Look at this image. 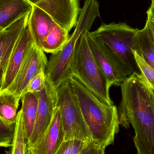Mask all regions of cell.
<instances>
[{
  "label": "cell",
  "mask_w": 154,
  "mask_h": 154,
  "mask_svg": "<svg viewBox=\"0 0 154 154\" xmlns=\"http://www.w3.org/2000/svg\"><path fill=\"white\" fill-rule=\"evenodd\" d=\"M6 154H28L27 141L25 137L22 118L20 110L17 114L16 122V131L12 146Z\"/></svg>",
  "instance_id": "ffe728a7"
},
{
  "label": "cell",
  "mask_w": 154,
  "mask_h": 154,
  "mask_svg": "<svg viewBox=\"0 0 154 154\" xmlns=\"http://www.w3.org/2000/svg\"><path fill=\"white\" fill-rule=\"evenodd\" d=\"M39 98L37 118L33 132L27 141L28 148H31L47 130L51 123L57 106L56 89L47 79L44 88L36 93Z\"/></svg>",
  "instance_id": "30bf717a"
},
{
  "label": "cell",
  "mask_w": 154,
  "mask_h": 154,
  "mask_svg": "<svg viewBox=\"0 0 154 154\" xmlns=\"http://www.w3.org/2000/svg\"><path fill=\"white\" fill-rule=\"evenodd\" d=\"M90 143L77 139L64 141L55 154H80Z\"/></svg>",
  "instance_id": "7402d4cb"
},
{
  "label": "cell",
  "mask_w": 154,
  "mask_h": 154,
  "mask_svg": "<svg viewBox=\"0 0 154 154\" xmlns=\"http://www.w3.org/2000/svg\"><path fill=\"white\" fill-rule=\"evenodd\" d=\"M121 89L122 98L118 108L120 125L134 128L138 154H154V89L137 72Z\"/></svg>",
  "instance_id": "6da1fadb"
},
{
  "label": "cell",
  "mask_w": 154,
  "mask_h": 154,
  "mask_svg": "<svg viewBox=\"0 0 154 154\" xmlns=\"http://www.w3.org/2000/svg\"><path fill=\"white\" fill-rule=\"evenodd\" d=\"M69 81L93 142L105 148L113 144L120 125L117 107L103 103L76 76Z\"/></svg>",
  "instance_id": "7a4b0ae2"
},
{
  "label": "cell",
  "mask_w": 154,
  "mask_h": 154,
  "mask_svg": "<svg viewBox=\"0 0 154 154\" xmlns=\"http://www.w3.org/2000/svg\"><path fill=\"white\" fill-rule=\"evenodd\" d=\"M55 22L46 12L33 5L28 25L35 46L42 49L43 43Z\"/></svg>",
  "instance_id": "5bb4252c"
},
{
  "label": "cell",
  "mask_w": 154,
  "mask_h": 154,
  "mask_svg": "<svg viewBox=\"0 0 154 154\" xmlns=\"http://www.w3.org/2000/svg\"><path fill=\"white\" fill-rule=\"evenodd\" d=\"M47 81L46 69H43L29 82L24 91L23 96L26 93H36L39 92L44 88Z\"/></svg>",
  "instance_id": "cb8c5ba5"
},
{
  "label": "cell",
  "mask_w": 154,
  "mask_h": 154,
  "mask_svg": "<svg viewBox=\"0 0 154 154\" xmlns=\"http://www.w3.org/2000/svg\"><path fill=\"white\" fill-rule=\"evenodd\" d=\"M101 147L95 143H90L80 154H97Z\"/></svg>",
  "instance_id": "d4e9b609"
},
{
  "label": "cell",
  "mask_w": 154,
  "mask_h": 154,
  "mask_svg": "<svg viewBox=\"0 0 154 154\" xmlns=\"http://www.w3.org/2000/svg\"><path fill=\"white\" fill-rule=\"evenodd\" d=\"M99 5L97 0H85L80 9L73 33L63 48L52 54L48 60L46 75L48 81L57 88L71 76V66L77 43L84 32L90 31L96 18L100 16Z\"/></svg>",
  "instance_id": "3957f363"
},
{
  "label": "cell",
  "mask_w": 154,
  "mask_h": 154,
  "mask_svg": "<svg viewBox=\"0 0 154 154\" xmlns=\"http://www.w3.org/2000/svg\"><path fill=\"white\" fill-rule=\"evenodd\" d=\"M137 30L126 23H103L91 33L115 53L133 73H140L133 52L134 38Z\"/></svg>",
  "instance_id": "8992f818"
},
{
  "label": "cell",
  "mask_w": 154,
  "mask_h": 154,
  "mask_svg": "<svg viewBox=\"0 0 154 154\" xmlns=\"http://www.w3.org/2000/svg\"><path fill=\"white\" fill-rule=\"evenodd\" d=\"M30 14L23 16L0 32V80L4 75L11 55L28 25Z\"/></svg>",
  "instance_id": "4fadbf2b"
},
{
  "label": "cell",
  "mask_w": 154,
  "mask_h": 154,
  "mask_svg": "<svg viewBox=\"0 0 154 154\" xmlns=\"http://www.w3.org/2000/svg\"><path fill=\"white\" fill-rule=\"evenodd\" d=\"M32 8L27 0H0V32L30 13Z\"/></svg>",
  "instance_id": "9a60e30c"
},
{
  "label": "cell",
  "mask_w": 154,
  "mask_h": 154,
  "mask_svg": "<svg viewBox=\"0 0 154 154\" xmlns=\"http://www.w3.org/2000/svg\"><path fill=\"white\" fill-rule=\"evenodd\" d=\"M105 147H101L99 149L97 154H105Z\"/></svg>",
  "instance_id": "83f0119b"
},
{
  "label": "cell",
  "mask_w": 154,
  "mask_h": 154,
  "mask_svg": "<svg viewBox=\"0 0 154 154\" xmlns=\"http://www.w3.org/2000/svg\"><path fill=\"white\" fill-rule=\"evenodd\" d=\"M152 4H154V0H152Z\"/></svg>",
  "instance_id": "f546056e"
},
{
  "label": "cell",
  "mask_w": 154,
  "mask_h": 154,
  "mask_svg": "<svg viewBox=\"0 0 154 154\" xmlns=\"http://www.w3.org/2000/svg\"><path fill=\"white\" fill-rule=\"evenodd\" d=\"M28 154H36L35 153H34L33 152H32V151H31V150H30V149H29V148H28Z\"/></svg>",
  "instance_id": "f1b7e54d"
},
{
  "label": "cell",
  "mask_w": 154,
  "mask_h": 154,
  "mask_svg": "<svg viewBox=\"0 0 154 154\" xmlns=\"http://www.w3.org/2000/svg\"><path fill=\"white\" fill-rule=\"evenodd\" d=\"M20 99L5 91L0 92V119L5 123H15Z\"/></svg>",
  "instance_id": "d6986e66"
},
{
  "label": "cell",
  "mask_w": 154,
  "mask_h": 154,
  "mask_svg": "<svg viewBox=\"0 0 154 154\" xmlns=\"http://www.w3.org/2000/svg\"><path fill=\"white\" fill-rule=\"evenodd\" d=\"M48 60L42 49L32 47L17 75L11 85L3 91L11 93L21 99L29 82L41 69L47 68Z\"/></svg>",
  "instance_id": "ba28073f"
},
{
  "label": "cell",
  "mask_w": 154,
  "mask_h": 154,
  "mask_svg": "<svg viewBox=\"0 0 154 154\" xmlns=\"http://www.w3.org/2000/svg\"><path fill=\"white\" fill-rule=\"evenodd\" d=\"M86 32L81 35L77 43L71 66V76H76L103 103L114 106L109 93L112 85L92 55Z\"/></svg>",
  "instance_id": "277c9868"
},
{
  "label": "cell",
  "mask_w": 154,
  "mask_h": 154,
  "mask_svg": "<svg viewBox=\"0 0 154 154\" xmlns=\"http://www.w3.org/2000/svg\"><path fill=\"white\" fill-rule=\"evenodd\" d=\"M16 131V123L10 124L0 119V146L11 147L12 146Z\"/></svg>",
  "instance_id": "44dd1931"
},
{
  "label": "cell",
  "mask_w": 154,
  "mask_h": 154,
  "mask_svg": "<svg viewBox=\"0 0 154 154\" xmlns=\"http://www.w3.org/2000/svg\"><path fill=\"white\" fill-rule=\"evenodd\" d=\"M20 110L24 135L27 141L31 136L37 118L39 98L36 93H28L21 98Z\"/></svg>",
  "instance_id": "e0dca14e"
},
{
  "label": "cell",
  "mask_w": 154,
  "mask_h": 154,
  "mask_svg": "<svg viewBox=\"0 0 154 154\" xmlns=\"http://www.w3.org/2000/svg\"><path fill=\"white\" fill-rule=\"evenodd\" d=\"M86 34L91 53L101 71L112 86L121 87L133 75V71L115 53L91 32H87Z\"/></svg>",
  "instance_id": "52a82bcc"
},
{
  "label": "cell",
  "mask_w": 154,
  "mask_h": 154,
  "mask_svg": "<svg viewBox=\"0 0 154 154\" xmlns=\"http://www.w3.org/2000/svg\"><path fill=\"white\" fill-rule=\"evenodd\" d=\"M147 20L154 21V4H152L147 11Z\"/></svg>",
  "instance_id": "484cf974"
},
{
  "label": "cell",
  "mask_w": 154,
  "mask_h": 154,
  "mask_svg": "<svg viewBox=\"0 0 154 154\" xmlns=\"http://www.w3.org/2000/svg\"><path fill=\"white\" fill-rule=\"evenodd\" d=\"M46 12L68 31L76 27L80 12L79 0H27Z\"/></svg>",
  "instance_id": "9c48e42d"
},
{
  "label": "cell",
  "mask_w": 154,
  "mask_h": 154,
  "mask_svg": "<svg viewBox=\"0 0 154 154\" xmlns=\"http://www.w3.org/2000/svg\"><path fill=\"white\" fill-rule=\"evenodd\" d=\"M133 49L154 69V36L147 22L143 29L137 30Z\"/></svg>",
  "instance_id": "2e32d148"
},
{
  "label": "cell",
  "mask_w": 154,
  "mask_h": 154,
  "mask_svg": "<svg viewBox=\"0 0 154 154\" xmlns=\"http://www.w3.org/2000/svg\"><path fill=\"white\" fill-rule=\"evenodd\" d=\"M57 105L59 107L65 141L77 139L94 143L69 81L66 80L56 89Z\"/></svg>",
  "instance_id": "5b68a950"
},
{
  "label": "cell",
  "mask_w": 154,
  "mask_h": 154,
  "mask_svg": "<svg viewBox=\"0 0 154 154\" xmlns=\"http://www.w3.org/2000/svg\"><path fill=\"white\" fill-rule=\"evenodd\" d=\"M34 44L30 29L27 25L11 55L4 75L0 80V92L5 91L12 83L30 50Z\"/></svg>",
  "instance_id": "8fae6325"
},
{
  "label": "cell",
  "mask_w": 154,
  "mask_h": 154,
  "mask_svg": "<svg viewBox=\"0 0 154 154\" xmlns=\"http://www.w3.org/2000/svg\"><path fill=\"white\" fill-rule=\"evenodd\" d=\"M69 31L54 22L42 47L44 52L52 54L60 51L70 38Z\"/></svg>",
  "instance_id": "ac0fdd59"
},
{
  "label": "cell",
  "mask_w": 154,
  "mask_h": 154,
  "mask_svg": "<svg viewBox=\"0 0 154 154\" xmlns=\"http://www.w3.org/2000/svg\"><path fill=\"white\" fill-rule=\"evenodd\" d=\"M133 52L140 73L150 86L154 89V69L134 49Z\"/></svg>",
  "instance_id": "603a6c76"
},
{
  "label": "cell",
  "mask_w": 154,
  "mask_h": 154,
  "mask_svg": "<svg viewBox=\"0 0 154 154\" xmlns=\"http://www.w3.org/2000/svg\"><path fill=\"white\" fill-rule=\"evenodd\" d=\"M64 141L60 110L57 105L49 127L34 144L29 148L36 154H55Z\"/></svg>",
  "instance_id": "7c38bea8"
},
{
  "label": "cell",
  "mask_w": 154,
  "mask_h": 154,
  "mask_svg": "<svg viewBox=\"0 0 154 154\" xmlns=\"http://www.w3.org/2000/svg\"><path fill=\"white\" fill-rule=\"evenodd\" d=\"M146 22L148 23L149 26H150V28L152 29L154 36V21H151L149 20H147Z\"/></svg>",
  "instance_id": "4316f807"
}]
</instances>
